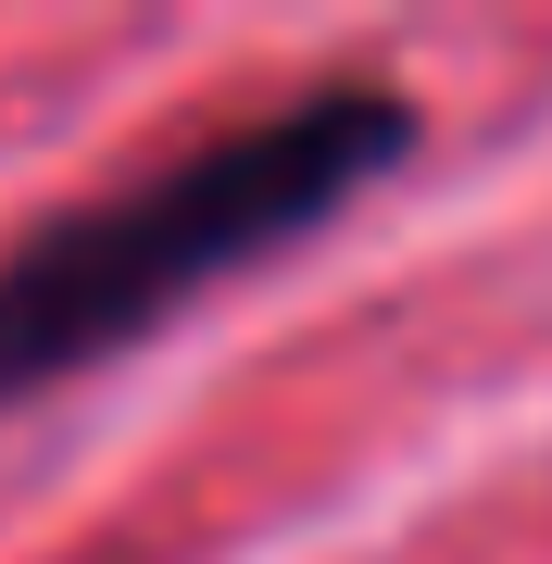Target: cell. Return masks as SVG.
<instances>
[{"instance_id":"cell-1","label":"cell","mask_w":552,"mask_h":564,"mask_svg":"<svg viewBox=\"0 0 552 564\" xmlns=\"http://www.w3.org/2000/svg\"><path fill=\"white\" fill-rule=\"evenodd\" d=\"M414 151V113L402 88H314L239 139L164 163V176L113 188V202L39 226L13 263H0V402L76 377L126 339H151L176 302H202L214 276L264 263L277 239L327 226L377 163Z\"/></svg>"}]
</instances>
